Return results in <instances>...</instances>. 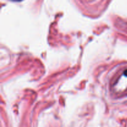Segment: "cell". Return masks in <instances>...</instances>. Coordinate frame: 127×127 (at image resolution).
I'll use <instances>...</instances> for the list:
<instances>
[{
    "label": "cell",
    "mask_w": 127,
    "mask_h": 127,
    "mask_svg": "<svg viewBox=\"0 0 127 127\" xmlns=\"http://www.w3.org/2000/svg\"><path fill=\"white\" fill-rule=\"evenodd\" d=\"M125 75H126V76H127V70H126V71H125Z\"/></svg>",
    "instance_id": "1"
}]
</instances>
